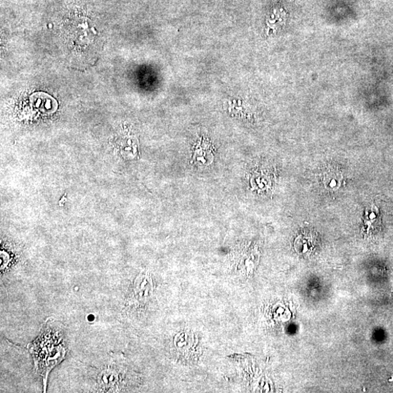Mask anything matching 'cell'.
<instances>
[{"instance_id":"cell-1","label":"cell","mask_w":393,"mask_h":393,"mask_svg":"<svg viewBox=\"0 0 393 393\" xmlns=\"http://www.w3.org/2000/svg\"><path fill=\"white\" fill-rule=\"evenodd\" d=\"M27 349L34 361L35 373L42 379L44 392H46L51 371L66 359L67 354L63 325L49 318L38 337L28 344Z\"/></svg>"},{"instance_id":"cell-3","label":"cell","mask_w":393,"mask_h":393,"mask_svg":"<svg viewBox=\"0 0 393 393\" xmlns=\"http://www.w3.org/2000/svg\"><path fill=\"white\" fill-rule=\"evenodd\" d=\"M32 105L38 111L43 113H53L56 110L57 103L51 96L37 93L31 97Z\"/></svg>"},{"instance_id":"cell-2","label":"cell","mask_w":393,"mask_h":393,"mask_svg":"<svg viewBox=\"0 0 393 393\" xmlns=\"http://www.w3.org/2000/svg\"><path fill=\"white\" fill-rule=\"evenodd\" d=\"M122 359L120 354L110 353L108 362L96 369V392H117L125 389L126 369L122 363Z\"/></svg>"}]
</instances>
